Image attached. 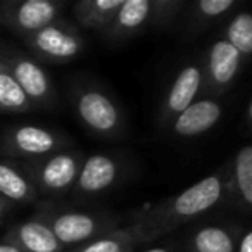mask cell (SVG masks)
<instances>
[{
    "label": "cell",
    "instance_id": "obj_9",
    "mask_svg": "<svg viewBox=\"0 0 252 252\" xmlns=\"http://www.w3.org/2000/svg\"><path fill=\"white\" fill-rule=\"evenodd\" d=\"M221 118V105L216 100L202 98L193 100L175 118V131L180 137H195L211 130Z\"/></svg>",
    "mask_w": 252,
    "mask_h": 252
},
{
    "label": "cell",
    "instance_id": "obj_26",
    "mask_svg": "<svg viewBox=\"0 0 252 252\" xmlns=\"http://www.w3.org/2000/svg\"><path fill=\"white\" fill-rule=\"evenodd\" d=\"M247 116H249V121L252 123V100H251V104H249V107H247Z\"/></svg>",
    "mask_w": 252,
    "mask_h": 252
},
{
    "label": "cell",
    "instance_id": "obj_4",
    "mask_svg": "<svg viewBox=\"0 0 252 252\" xmlns=\"http://www.w3.org/2000/svg\"><path fill=\"white\" fill-rule=\"evenodd\" d=\"M59 9V4L52 0H23L18 4H9L4 16L16 32L30 36L56 23Z\"/></svg>",
    "mask_w": 252,
    "mask_h": 252
},
{
    "label": "cell",
    "instance_id": "obj_12",
    "mask_svg": "<svg viewBox=\"0 0 252 252\" xmlns=\"http://www.w3.org/2000/svg\"><path fill=\"white\" fill-rule=\"evenodd\" d=\"M240 67V52L226 40H218L209 50L207 73L211 83L216 87H228L237 76Z\"/></svg>",
    "mask_w": 252,
    "mask_h": 252
},
{
    "label": "cell",
    "instance_id": "obj_25",
    "mask_svg": "<svg viewBox=\"0 0 252 252\" xmlns=\"http://www.w3.org/2000/svg\"><path fill=\"white\" fill-rule=\"evenodd\" d=\"M9 209V204H7V200L5 199H2V197H0V218L4 216L5 214V211Z\"/></svg>",
    "mask_w": 252,
    "mask_h": 252
},
{
    "label": "cell",
    "instance_id": "obj_18",
    "mask_svg": "<svg viewBox=\"0 0 252 252\" xmlns=\"http://www.w3.org/2000/svg\"><path fill=\"white\" fill-rule=\"evenodd\" d=\"M195 252H233V238L224 228L204 226L193 235Z\"/></svg>",
    "mask_w": 252,
    "mask_h": 252
},
{
    "label": "cell",
    "instance_id": "obj_23",
    "mask_svg": "<svg viewBox=\"0 0 252 252\" xmlns=\"http://www.w3.org/2000/svg\"><path fill=\"white\" fill-rule=\"evenodd\" d=\"M238 252H252V230L244 235V238L240 242V247H238Z\"/></svg>",
    "mask_w": 252,
    "mask_h": 252
},
{
    "label": "cell",
    "instance_id": "obj_1",
    "mask_svg": "<svg viewBox=\"0 0 252 252\" xmlns=\"http://www.w3.org/2000/svg\"><path fill=\"white\" fill-rule=\"evenodd\" d=\"M76 112L80 119L98 135H112L121 126V112L109 95L87 88L76 97Z\"/></svg>",
    "mask_w": 252,
    "mask_h": 252
},
{
    "label": "cell",
    "instance_id": "obj_15",
    "mask_svg": "<svg viewBox=\"0 0 252 252\" xmlns=\"http://www.w3.org/2000/svg\"><path fill=\"white\" fill-rule=\"evenodd\" d=\"M125 0H83L74 7V18L83 28H107Z\"/></svg>",
    "mask_w": 252,
    "mask_h": 252
},
{
    "label": "cell",
    "instance_id": "obj_14",
    "mask_svg": "<svg viewBox=\"0 0 252 252\" xmlns=\"http://www.w3.org/2000/svg\"><path fill=\"white\" fill-rule=\"evenodd\" d=\"M152 9L154 2L151 0H125L111 25L107 26V33L114 38L131 35L149 21Z\"/></svg>",
    "mask_w": 252,
    "mask_h": 252
},
{
    "label": "cell",
    "instance_id": "obj_20",
    "mask_svg": "<svg viewBox=\"0 0 252 252\" xmlns=\"http://www.w3.org/2000/svg\"><path fill=\"white\" fill-rule=\"evenodd\" d=\"M226 42L240 52V56L252 54V14L240 12L226 28Z\"/></svg>",
    "mask_w": 252,
    "mask_h": 252
},
{
    "label": "cell",
    "instance_id": "obj_8",
    "mask_svg": "<svg viewBox=\"0 0 252 252\" xmlns=\"http://www.w3.org/2000/svg\"><path fill=\"white\" fill-rule=\"evenodd\" d=\"M59 144L61 140L52 131L33 125L18 126L7 137V145L12 151V154L26 156V158L47 156L52 151H56Z\"/></svg>",
    "mask_w": 252,
    "mask_h": 252
},
{
    "label": "cell",
    "instance_id": "obj_7",
    "mask_svg": "<svg viewBox=\"0 0 252 252\" xmlns=\"http://www.w3.org/2000/svg\"><path fill=\"white\" fill-rule=\"evenodd\" d=\"M5 244L14 245L21 252H61L64 247L56 238L52 228L36 220L16 226L5 237Z\"/></svg>",
    "mask_w": 252,
    "mask_h": 252
},
{
    "label": "cell",
    "instance_id": "obj_24",
    "mask_svg": "<svg viewBox=\"0 0 252 252\" xmlns=\"http://www.w3.org/2000/svg\"><path fill=\"white\" fill-rule=\"evenodd\" d=\"M0 252H21L18 247H14V245H11V244H0Z\"/></svg>",
    "mask_w": 252,
    "mask_h": 252
},
{
    "label": "cell",
    "instance_id": "obj_6",
    "mask_svg": "<svg viewBox=\"0 0 252 252\" xmlns=\"http://www.w3.org/2000/svg\"><path fill=\"white\" fill-rule=\"evenodd\" d=\"M9 71L19 83L32 104H49L52 100V85L47 73L33 61L16 57L9 63Z\"/></svg>",
    "mask_w": 252,
    "mask_h": 252
},
{
    "label": "cell",
    "instance_id": "obj_21",
    "mask_svg": "<svg viewBox=\"0 0 252 252\" xmlns=\"http://www.w3.org/2000/svg\"><path fill=\"white\" fill-rule=\"evenodd\" d=\"M131 240H133V231L121 230L105 237L94 238L71 252H130Z\"/></svg>",
    "mask_w": 252,
    "mask_h": 252
},
{
    "label": "cell",
    "instance_id": "obj_11",
    "mask_svg": "<svg viewBox=\"0 0 252 252\" xmlns=\"http://www.w3.org/2000/svg\"><path fill=\"white\" fill-rule=\"evenodd\" d=\"M118 178V164L112 158L94 154L81 164L78 173V189L85 193H98L107 190Z\"/></svg>",
    "mask_w": 252,
    "mask_h": 252
},
{
    "label": "cell",
    "instance_id": "obj_22",
    "mask_svg": "<svg viewBox=\"0 0 252 252\" xmlns=\"http://www.w3.org/2000/svg\"><path fill=\"white\" fill-rule=\"evenodd\" d=\"M235 5V0H200L197 4V11L204 18H218L228 12Z\"/></svg>",
    "mask_w": 252,
    "mask_h": 252
},
{
    "label": "cell",
    "instance_id": "obj_3",
    "mask_svg": "<svg viewBox=\"0 0 252 252\" xmlns=\"http://www.w3.org/2000/svg\"><path fill=\"white\" fill-rule=\"evenodd\" d=\"M28 43L43 57L54 61L73 59L83 49V38L73 28L57 21L30 35Z\"/></svg>",
    "mask_w": 252,
    "mask_h": 252
},
{
    "label": "cell",
    "instance_id": "obj_16",
    "mask_svg": "<svg viewBox=\"0 0 252 252\" xmlns=\"http://www.w3.org/2000/svg\"><path fill=\"white\" fill-rule=\"evenodd\" d=\"M33 107L23 88L14 80L9 67L0 66V111L4 112H28Z\"/></svg>",
    "mask_w": 252,
    "mask_h": 252
},
{
    "label": "cell",
    "instance_id": "obj_5",
    "mask_svg": "<svg viewBox=\"0 0 252 252\" xmlns=\"http://www.w3.org/2000/svg\"><path fill=\"white\" fill-rule=\"evenodd\" d=\"M52 228L56 238L63 245L81 244V242H90L97 237L105 228V223L97 220L92 214L85 213H63L56 216L49 224Z\"/></svg>",
    "mask_w": 252,
    "mask_h": 252
},
{
    "label": "cell",
    "instance_id": "obj_10",
    "mask_svg": "<svg viewBox=\"0 0 252 252\" xmlns=\"http://www.w3.org/2000/svg\"><path fill=\"white\" fill-rule=\"evenodd\" d=\"M80 161L74 154L61 152L49 158L38 169V182L45 190L63 192L78 180Z\"/></svg>",
    "mask_w": 252,
    "mask_h": 252
},
{
    "label": "cell",
    "instance_id": "obj_2",
    "mask_svg": "<svg viewBox=\"0 0 252 252\" xmlns=\"http://www.w3.org/2000/svg\"><path fill=\"white\" fill-rule=\"evenodd\" d=\"M223 195V182L220 176L211 175L180 192L171 200L169 213L180 220H190L213 209Z\"/></svg>",
    "mask_w": 252,
    "mask_h": 252
},
{
    "label": "cell",
    "instance_id": "obj_17",
    "mask_svg": "<svg viewBox=\"0 0 252 252\" xmlns=\"http://www.w3.org/2000/svg\"><path fill=\"white\" fill-rule=\"evenodd\" d=\"M33 195L35 192L28 180L12 166L0 162V197L23 202V200H30Z\"/></svg>",
    "mask_w": 252,
    "mask_h": 252
},
{
    "label": "cell",
    "instance_id": "obj_27",
    "mask_svg": "<svg viewBox=\"0 0 252 252\" xmlns=\"http://www.w3.org/2000/svg\"><path fill=\"white\" fill-rule=\"evenodd\" d=\"M147 252H169V251H166V249H162V247H156V249H149Z\"/></svg>",
    "mask_w": 252,
    "mask_h": 252
},
{
    "label": "cell",
    "instance_id": "obj_19",
    "mask_svg": "<svg viewBox=\"0 0 252 252\" xmlns=\"http://www.w3.org/2000/svg\"><path fill=\"white\" fill-rule=\"evenodd\" d=\"M233 178L245 204L252 206V145H245L235 156Z\"/></svg>",
    "mask_w": 252,
    "mask_h": 252
},
{
    "label": "cell",
    "instance_id": "obj_13",
    "mask_svg": "<svg viewBox=\"0 0 252 252\" xmlns=\"http://www.w3.org/2000/svg\"><path fill=\"white\" fill-rule=\"evenodd\" d=\"M202 85V73L197 66H185L173 81L166 97V111L178 116L190 104H193L197 92Z\"/></svg>",
    "mask_w": 252,
    "mask_h": 252
}]
</instances>
